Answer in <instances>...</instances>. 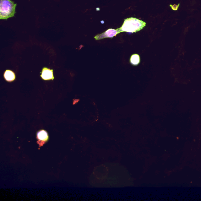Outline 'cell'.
<instances>
[{
    "label": "cell",
    "mask_w": 201,
    "mask_h": 201,
    "mask_svg": "<svg viewBox=\"0 0 201 201\" xmlns=\"http://www.w3.org/2000/svg\"><path fill=\"white\" fill-rule=\"evenodd\" d=\"M41 77L45 80L53 79L54 77L53 75V70L44 68L42 70Z\"/></svg>",
    "instance_id": "4"
},
{
    "label": "cell",
    "mask_w": 201,
    "mask_h": 201,
    "mask_svg": "<svg viewBox=\"0 0 201 201\" xmlns=\"http://www.w3.org/2000/svg\"><path fill=\"white\" fill-rule=\"evenodd\" d=\"M37 137L39 141L41 142V144H42V143L43 144L48 139V133L44 130H41L39 131L37 133Z\"/></svg>",
    "instance_id": "5"
},
{
    "label": "cell",
    "mask_w": 201,
    "mask_h": 201,
    "mask_svg": "<svg viewBox=\"0 0 201 201\" xmlns=\"http://www.w3.org/2000/svg\"><path fill=\"white\" fill-rule=\"evenodd\" d=\"M145 22L133 17L125 19L121 27L117 29L119 33L122 32L136 33L146 26Z\"/></svg>",
    "instance_id": "1"
},
{
    "label": "cell",
    "mask_w": 201,
    "mask_h": 201,
    "mask_svg": "<svg viewBox=\"0 0 201 201\" xmlns=\"http://www.w3.org/2000/svg\"><path fill=\"white\" fill-rule=\"evenodd\" d=\"M4 77L7 81H12L15 79V74L12 71L7 70L5 72Z\"/></svg>",
    "instance_id": "7"
},
{
    "label": "cell",
    "mask_w": 201,
    "mask_h": 201,
    "mask_svg": "<svg viewBox=\"0 0 201 201\" xmlns=\"http://www.w3.org/2000/svg\"><path fill=\"white\" fill-rule=\"evenodd\" d=\"M17 4L11 0H0V19H7L14 17Z\"/></svg>",
    "instance_id": "2"
},
{
    "label": "cell",
    "mask_w": 201,
    "mask_h": 201,
    "mask_svg": "<svg viewBox=\"0 0 201 201\" xmlns=\"http://www.w3.org/2000/svg\"><path fill=\"white\" fill-rule=\"evenodd\" d=\"M119 34L118 31L117 29L115 30L112 29V28H110L105 32L102 33L101 34L97 35L94 37V38L96 40H100V39L106 38H111Z\"/></svg>",
    "instance_id": "3"
},
{
    "label": "cell",
    "mask_w": 201,
    "mask_h": 201,
    "mask_svg": "<svg viewBox=\"0 0 201 201\" xmlns=\"http://www.w3.org/2000/svg\"><path fill=\"white\" fill-rule=\"evenodd\" d=\"M140 57L138 54H133L132 55L130 58V62L133 65H138L140 63Z\"/></svg>",
    "instance_id": "6"
},
{
    "label": "cell",
    "mask_w": 201,
    "mask_h": 201,
    "mask_svg": "<svg viewBox=\"0 0 201 201\" xmlns=\"http://www.w3.org/2000/svg\"><path fill=\"white\" fill-rule=\"evenodd\" d=\"M179 5H180V4H178V5L174 4V5H170V6L171 8H172V9H173V10H177V9H178Z\"/></svg>",
    "instance_id": "8"
}]
</instances>
